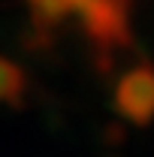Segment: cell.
I'll use <instances>...</instances> for the list:
<instances>
[{
	"label": "cell",
	"mask_w": 154,
	"mask_h": 157,
	"mask_svg": "<svg viewBox=\"0 0 154 157\" xmlns=\"http://www.w3.org/2000/svg\"><path fill=\"white\" fill-rule=\"evenodd\" d=\"M39 24H60L70 15H82L85 0H27Z\"/></svg>",
	"instance_id": "2"
},
{
	"label": "cell",
	"mask_w": 154,
	"mask_h": 157,
	"mask_svg": "<svg viewBox=\"0 0 154 157\" xmlns=\"http://www.w3.org/2000/svg\"><path fill=\"white\" fill-rule=\"evenodd\" d=\"M151 100H154V82H151V70L142 63L130 70L127 76L118 82L115 91V103L118 112L124 118H130L133 124H148V115H151Z\"/></svg>",
	"instance_id": "1"
},
{
	"label": "cell",
	"mask_w": 154,
	"mask_h": 157,
	"mask_svg": "<svg viewBox=\"0 0 154 157\" xmlns=\"http://www.w3.org/2000/svg\"><path fill=\"white\" fill-rule=\"evenodd\" d=\"M27 82H24V73L12 60L0 58V103H18L21 94H24Z\"/></svg>",
	"instance_id": "3"
}]
</instances>
